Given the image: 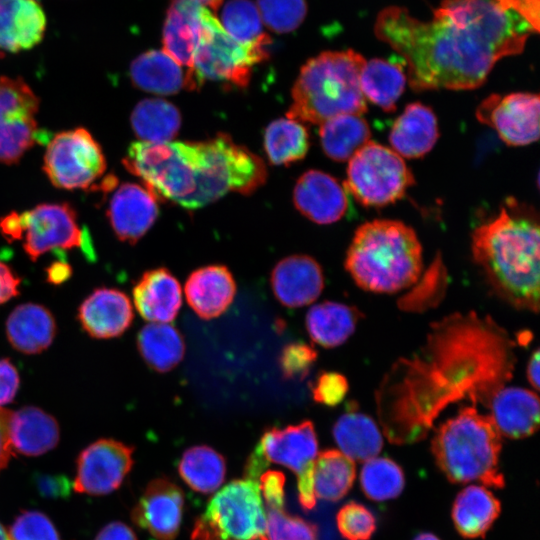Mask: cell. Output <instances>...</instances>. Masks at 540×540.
<instances>
[{
	"label": "cell",
	"mask_w": 540,
	"mask_h": 540,
	"mask_svg": "<svg viewBox=\"0 0 540 540\" xmlns=\"http://www.w3.org/2000/svg\"><path fill=\"white\" fill-rule=\"evenodd\" d=\"M285 501L265 503L268 540H318L317 527L292 516L284 508Z\"/></svg>",
	"instance_id": "43"
},
{
	"label": "cell",
	"mask_w": 540,
	"mask_h": 540,
	"mask_svg": "<svg viewBox=\"0 0 540 540\" xmlns=\"http://www.w3.org/2000/svg\"><path fill=\"white\" fill-rule=\"evenodd\" d=\"M363 493L373 501H387L403 491L405 477L402 468L385 457L366 461L360 472Z\"/></svg>",
	"instance_id": "42"
},
{
	"label": "cell",
	"mask_w": 540,
	"mask_h": 540,
	"mask_svg": "<svg viewBox=\"0 0 540 540\" xmlns=\"http://www.w3.org/2000/svg\"><path fill=\"white\" fill-rule=\"evenodd\" d=\"M0 540H12L9 532L0 524Z\"/></svg>",
	"instance_id": "60"
},
{
	"label": "cell",
	"mask_w": 540,
	"mask_h": 540,
	"mask_svg": "<svg viewBox=\"0 0 540 540\" xmlns=\"http://www.w3.org/2000/svg\"><path fill=\"white\" fill-rule=\"evenodd\" d=\"M131 125L140 141L168 142L180 129L181 115L177 107L166 100L144 99L134 107Z\"/></svg>",
	"instance_id": "36"
},
{
	"label": "cell",
	"mask_w": 540,
	"mask_h": 540,
	"mask_svg": "<svg viewBox=\"0 0 540 540\" xmlns=\"http://www.w3.org/2000/svg\"><path fill=\"white\" fill-rule=\"evenodd\" d=\"M20 215L23 248L32 261L55 249L81 248L94 255L89 235L68 203H44Z\"/></svg>",
	"instance_id": "13"
},
{
	"label": "cell",
	"mask_w": 540,
	"mask_h": 540,
	"mask_svg": "<svg viewBox=\"0 0 540 540\" xmlns=\"http://www.w3.org/2000/svg\"><path fill=\"white\" fill-rule=\"evenodd\" d=\"M439 131L437 118L428 106L415 102L406 106L394 122L389 142L402 158L423 157L435 145Z\"/></svg>",
	"instance_id": "27"
},
{
	"label": "cell",
	"mask_w": 540,
	"mask_h": 540,
	"mask_svg": "<svg viewBox=\"0 0 540 540\" xmlns=\"http://www.w3.org/2000/svg\"><path fill=\"white\" fill-rule=\"evenodd\" d=\"M133 451L114 439L91 443L78 456L73 489L96 496L115 491L133 466Z\"/></svg>",
	"instance_id": "16"
},
{
	"label": "cell",
	"mask_w": 540,
	"mask_h": 540,
	"mask_svg": "<svg viewBox=\"0 0 540 540\" xmlns=\"http://www.w3.org/2000/svg\"><path fill=\"white\" fill-rule=\"evenodd\" d=\"M311 392L315 402L336 406L348 392V381L340 373L323 372L312 385Z\"/></svg>",
	"instance_id": "48"
},
{
	"label": "cell",
	"mask_w": 540,
	"mask_h": 540,
	"mask_svg": "<svg viewBox=\"0 0 540 540\" xmlns=\"http://www.w3.org/2000/svg\"><path fill=\"white\" fill-rule=\"evenodd\" d=\"M318 455V440L314 425L305 420L284 428L272 427L261 436L258 445L246 461L245 478L258 481L270 463L290 469L297 478L298 499L304 510L316 505L313 470Z\"/></svg>",
	"instance_id": "9"
},
{
	"label": "cell",
	"mask_w": 540,
	"mask_h": 540,
	"mask_svg": "<svg viewBox=\"0 0 540 540\" xmlns=\"http://www.w3.org/2000/svg\"><path fill=\"white\" fill-rule=\"evenodd\" d=\"M293 201L306 218L318 224L340 220L348 207L345 188L334 177L319 170L301 175L294 187Z\"/></svg>",
	"instance_id": "20"
},
{
	"label": "cell",
	"mask_w": 540,
	"mask_h": 540,
	"mask_svg": "<svg viewBox=\"0 0 540 540\" xmlns=\"http://www.w3.org/2000/svg\"><path fill=\"white\" fill-rule=\"evenodd\" d=\"M267 56L268 50L249 48L236 42L215 15L204 8L193 65L187 71V89H196L206 80L244 88L249 84L253 66Z\"/></svg>",
	"instance_id": "10"
},
{
	"label": "cell",
	"mask_w": 540,
	"mask_h": 540,
	"mask_svg": "<svg viewBox=\"0 0 540 540\" xmlns=\"http://www.w3.org/2000/svg\"><path fill=\"white\" fill-rule=\"evenodd\" d=\"M94 540H137V537L128 525L115 521L104 526Z\"/></svg>",
	"instance_id": "53"
},
{
	"label": "cell",
	"mask_w": 540,
	"mask_h": 540,
	"mask_svg": "<svg viewBox=\"0 0 540 540\" xmlns=\"http://www.w3.org/2000/svg\"><path fill=\"white\" fill-rule=\"evenodd\" d=\"M12 540H62L53 522L39 511H23L13 521Z\"/></svg>",
	"instance_id": "46"
},
{
	"label": "cell",
	"mask_w": 540,
	"mask_h": 540,
	"mask_svg": "<svg viewBox=\"0 0 540 540\" xmlns=\"http://www.w3.org/2000/svg\"><path fill=\"white\" fill-rule=\"evenodd\" d=\"M45 30L46 16L35 0H0V52L31 49Z\"/></svg>",
	"instance_id": "25"
},
{
	"label": "cell",
	"mask_w": 540,
	"mask_h": 540,
	"mask_svg": "<svg viewBox=\"0 0 540 540\" xmlns=\"http://www.w3.org/2000/svg\"><path fill=\"white\" fill-rule=\"evenodd\" d=\"M356 477L355 463L340 450L318 453L313 470L314 495L326 501H338L351 489Z\"/></svg>",
	"instance_id": "38"
},
{
	"label": "cell",
	"mask_w": 540,
	"mask_h": 540,
	"mask_svg": "<svg viewBox=\"0 0 540 540\" xmlns=\"http://www.w3.org/2000/svg\"><path fill=\"white\" fill-rule=\"evenodd\" d=\"M20 378L9 359H0V408L10 403L19 388Z\"/></svg>",
	"instance_id": "50"
},
{
	"label": "cell",
	"mask_w": 540,
	"mask_h": 540,
	"mask_svg": "<svg viewBox=\"0 0 540 540\" xmlns=\"http://www.w3.org/2000/svg\"><path fill=\"white\" fill-rule=\"evenodd\" d=\"M39 103L21 77H0V163H17L38 140Z\"/></svg>",
	"instance_id": "14"
},
{
	"label": "cell",
	"mask_w": 540,
	"mask_h": 540,
	"mask_svg": "<svg viewBox=\"0 0 540 540\" xmlns=\"http://www.w3.org/2000/svg\"><path fill=\"white\" fill-rule=\"evenodd\" d=\"M137 348L145 363L154 371L166 373L184 358L185 342L174 326L149 323L137 335Z\"/></svg>",
	"instance_id": "34"
},
{
	"label": "cell",
	"mask_w": 540,
	"mask_h": 540,
	"mask_svg": "<svg viewBox=\"0 0 540 540\" xmlns=\"http://www.w3.org/2000/svg\"><path fill=\"white\" fill-rule=\"evenodd\" d=\"M0 233L8 241L21 239L20 215L17 212H11L0 218Z\"/></svg>",
	"instance_id": "55"
},
{
	"label": "cell",
	"mask_w": 540,
	"mask_h": 540,
	"mask_svg": "<svg viewBox=\"0 0 540 540\" xmlns=\"http://www.w3.org/2000/svg\"><path fill=\"white\" fill-rule=\"evenodd\" d=\"M107 216L116 236L121 241L135 244L158 216L157 199L145 187L124 183L112 195Z\"/></svg>",
	"instance_id": "18"
},
{
	"label": "cell",
	"mask_w": 540,
	"mask_h": 540,
	"mask_svg": "<svg viewBox=\"0 0 540 540\" xmlns=\"http://www.w3.org/2000/svg\"><path fill=\"white\" fill-rule=\"evenodd\" d=\"M512 343L489 318L452 316L435 325L426 346L403 360L378 395L383 432L395 444L423 439L449 403L463 398L483 402L510 378Z\"/></svg>",
	"instance_id": "1"
},
{
	"label": "cell",
	"mask_w": 540,
	"mask_h": 540,
	"mask_svg": "<svg viewBox=\"0 0 540 540\" xmlns=\"http://www.w3.org/2000/svg\"><path fill=\"white\" fill-rule=\"evenodd\" d=\"M489 415L501 436L520 439L532 435L539 426L537 394L520 387H502L492 396Z\"/></svg>",
	"instance_id": "24"
},
{
	"label": "cell",
	"mask_w": 540,
	"mask_h": 540,
	"mask_svg": "<svg viewBox=\"0 0 540 540\" xmlns=\"http://www.w3.org/2000/svg\"><path fill=\"white\" fill-rule=\"evenodd\" d=\"M184 507L180 487L166 478L149 482L131 511L132 521L157 540H174L179 533Z\"/></svg>",
	"instance_id": "17"
},
{
	"label": "cell",
	"mask_w": 540,
	"mask_h": 540,
	"mask_svg": "<svg viewBox=\"0 0 540 540\" xmlns=\"http://www.w3.org/2000/svg\"><path fill=\"white\" fill-rule=\"evenodd\" d=\"M257 4L262 21L278 33L295 30L307 12L305 0H257Z\"/></svg>",
	"instance_id": "44"
},
{
	"label": "cell",
	"mask_w": 540,
	"mask_h": 540,
	"mask_svg": "<svg viewBox=\"0 0 540 540\" xmlns=\"http://www.w3.org/2000/svg\"><path fill=\"white\" fill-rule=\"evenodd\" d=\"M366 59L358 52L326 51L302 66L292 88L287 118L321 124L344 114L367 111L360 75Z\"/></svg>",
	"instance_id": "6"
},
{
	"label": "cell",
	"mask_w": 540,
	"mask_h": 540,
	"mask_svg": "<svg viewBox=\"0 0 540 540\" xmlns=\"http://www.w3.org/2000/svg\"><path fill=\"white\" fill-rule=\"evenodd\" d=\"M336 525L346 540H369L376 531V518L367 507L352 501L340 508Z\"/></svg>",
	"instance_id": "45"
},
{
	"label": "cell",
	"mask_w": 540,
	"mask_h": 540,
	"mask_svg": "<svg viewBox=\"0 0 540 540\" xmlns=\"http://www.w3.org/2000/svg\"><path fill=\"white\" fill-rule=\"evenodd\" d=\"M345 268L362 289L394 293L418 280L423 268L422 247L408 225L376 219L355 231Z\"/></svg>",
	"instance_id": "5"
},
{
	"label": "cell",
	"mask_w": 540,
	"mask_h": 540,
	"mask_svg": "<svg viewBox=\"0 0 540 540\" xmlns=\"http://www.w3.org/2000/svg\"><path fill=\"white\" fill-rule=\"evenodd\" d=\"M134 86L146 92L171 95L187 88V74L163 50H149L136 57L130 65Z\"/></svg>",
	"instance_id": "31"
},
{
	"label": "cell",
	"mask_w": 540,
	"mask_h": 540,
	"mask_svg": "<svg viewBox=\"0 0 540 540\" xmlns=\"http://www.w3.org/2000/svg\"><path fill=\"white\" fill-rule=\"evenodd\" d=\"M406 81L407 76L400 66L379 58L366 60L360 75L361 90L366 100L386 112L395 110Z\"/></svg>",
	"instance_id": "37"
},
{
	"label": "cell",
	"mask_w": 540,
	"mask_h": 540,
	"mask_svg": "<svg viewBox=\"0 0 540 540\" xmlns=\"http://www.w3.org/2000/svg\"><path fill=\"white\" fill-rule=\"evenodd\" d=\"M34 484L42 497L50 499H65L72 488V483L64 475L38 474L34 476Z\"/></svg>",
	"instance_id": "49"
},
{
	"label": "cell",
	"mask_w": 540,
	"mask_h": 540,
	"mask_svg": "<svg viewBox=\"0 0 540 540\" xmlns=\"http://www.w3.org/2000/svg\"><path fill=\"white\" fill-rule=\"evenodd\" d=\"M539 110L538 94H491L477 107L476 117L493 128L507 145L525 146L539 138Z\"/></svg>",
	"instance_id": "15"
},
{
	"label": "cell",
	"mask_w": 540,
	"mask_h": 540,
	"mask_svg": "<svg viewBox=\"0 0 540 540\" xmlns=\"http://www.w3.org/2000/svg\"><path fill=\"white\" fill-rule=\"evenodd\" d=\"M133 318V306L129 297L114 288L94 290L78 309V319L83 329L96 339L122 335Z\"/></svg>",
	"instance_id": "21"
},
{
	"label": "cell",
	"mask_w": 540,
	"mask_h": 540,
	"mask_svg": "<svg viewBox=\"0 0 540 540\" xmlns=\"http://www.w3.org/2000/svg\"><path fill=\"white\" fill-rule=\"evenodd\" d=\"M506 9H509L524 20L538 33L540 27L539 6L540 0H493Z\"/></svg>",
	"instance_id": "51"
},
{
	"label": "cell",
	"mask_w": 540,
	"mask_h": 540,
	"mask_svg": "<svg viewBox=\"0 0 540 540\" xmlns=\"http://www.w3.org/2000/svg\"><path fill=\"white\" fill-rule=\"evenodd\" d=\"M205 7L195 0H173L163 28V51L179 65H193Z\"/></svg>",
	"instance_id": "26"
},
{
	"label": "cell",
	"mask_w": 540,
	"mask_h": 540,
	"mask_svg": "<svg viewBox=\"0 0 540 540\" xmlns=\"http://www.w3.org/2000/svg\"><path fill=\"white\" fill-rule=\"evenodd\" d=\"M123 165L156 199L186 209L203 207L231 191L251 194L267 176L261 158L223 133L200 142L136 141Z\"/></svg>",
	"instance_id": "3"
},
{
	"label": "cell",
	"mask_w": 540,
	"mask_h": 540,
	"mask_svg": "<svg viewBox=\"0 0 540 540\" xmlns=\"http://www.w3.org/2000/svg\"><path fill=\"white\" fill-rule=\"evenodd\" d=\"M195 1L198 2L200 5H202L203 7L209 9L210 11L217 10L218 7L223 2V0H195Z\"/></svg>",
	"instance_id": "58"
},
{
	"label": "cell",
	"mask_w": 540,
	"mask_h": 540,
	"mask_svg": "<svg viewBox=\"0 0 540 540\" xmlns=\"http://www.w3.org/2000/svg\"><path fill=\"white\" fill-rule=\"evenodd\" d=\"M272 291L285 307L299 308L314 302L324 287L318 262L308 255H291L280 260L270 276Z\"/></svg>",
	"instance_id": "19"
},
{
	"label": "cell",
	"mask_w": 540,
	"mask_h": 540,
	"mask_svg": "<svg viewBox=\"0 0 540 540\" xmlns=\"http://www.w3.org/2000/svg\"><path fill=\"white\" fill-rule=\"evenodd\" d=\"M178 472L194 491L203 494L213 493L224 482L225 459L207 445L192 446L183 453Z\"/></svg>",
	"instance_id": "39"
},
{
	"label": "cell",
	"mask_w": 540,
	"mask_h": 540,
	"mask_svg": "<svg viewBox=\"0 0 540 540\" xmlns=\"http://www.w3.org/2000/svg\"><path fill=\"white\" fill-rule=\"evenodd\" d=\"M262 500L258 481H231L211 498L196 520L192 540H268Z\"/></svg>",
	"instance_id": "8"
},
{
	"label": "cell",
	"mask_w": 540,
	"mask_h": 540,
	"mask_svg": "<svg viewBox=\"0 0 540 540\" xmlns=\"http://www.w3.org/2000/svg\"><path fill=\"white\" fill-rule=\"evenodd\" d=\"M6 336L14 349L24 354H38L47 349L56 334V322L44 306L24 303L9 314Z\"/></svg>",
	"instance_id": "29"
},
{
	"label": "cell",
	"mask_w": 540,
	"mask_h": 540,
	"mask_svg": "<svg viewBox=\"0 0 540 540\" xmlns=\"http://www.w3.org/2000/svg\"><path fill=\"white\" fill-rule=\"evenodd\" d=\"M361 313L346 304L325 301L314 305L306 314L310 338L325 348L343 344L355 331Z\"/></svg>",
	"instance_id": "32"
},
{
	"label": "cell",
	"mask_w": 540,
	"mask_h": 540,
	"mask_svg": "<svg viewBox=\"0 0 540 540\" xmlns=\"http://www.w3.org/2000/svg\"><path fill=\"white\" fill-rule=\"evenodd\" d=\"M8 433L11 448L27 456H38L52 450L60 438L56 419L35 406L11 412Z\"/></svg>",
	"instance_id": "28"
},
{
	"label": "cell",
	"mask_w": 540,
	"mask_h": 540,
	"mask_svg": "<svg viewBox=\"0 0 540 540\" xmlns=\"http://www.w3.org/2000/svg\"><path fill=\"white\" fill-rule=\"evenodd\" d=\"M220 23L230 37L246 47L267 50L270 44L259 10L250 0H229L222 9Z\"/></svg>",
	"instance_id": "41"
},
{
	"label": "cell",
	"mask_w": 540,
	"mask_h": 540,
	"mask_svg": "<svg viewBox=\"0 0 540 540\" xmlns=\"http://www.w3.org/2000/svg\"><path fill=\"white\" fill-rule=\"evenodd\" d=\"M320 142L324 153L338 162L349 161L367 144L371 131L361 115L344 114L321 123Z\"/></svg>",
	"instance_id": "35"
},
{
	"label": "cell",
	"mask_w": 540,
	"mask_h": 540,
	"mask_svg": "<svg viewBox=\"0 0 540 540\" xmlns=\"http://www.w3.org/2000/svg\"><path fill=\"white\" fill-rule=\"evenodd\" d=\"M539 357V350L536 349L527 365V378L535 390L539 389Z\"/></svg>",
	"instance_id": "57"
},
{
	"label": "cell",
	"mask_w": 540,
	"mask_h": 540,
	"mask_svg": "<svg viewBox=\"0 0 540 540\" xmlns=\"http://www.w3.org/2000/svg\"><path fill=\"white\" fill-rule=\"evenodd\" d=\"M264 147L272 164H291L306 155L309 149V134L300 121L280 118L266 128Z\"/></svg>",
	"instance_id": "40"
},
{
	"label": "cell",
	"mask_w": 540,
	"mask_h": 540,
	"mask_svg": "<svg viewBox=\"0 0 540 540\" xmlns=\"http://www.w3.org/2000/svg\"><path fill=\"white\" fill-rule=\"evenodd\" d=\"M414 540H440L432 533H421L414 538Z\"/></svg>",
	"instance_id": "59"
},
{
	"label": "cell",
	"mask_w": 540,
	"mask_h": 540,
	"mask_svg": "<svg viewBox=\"0 0 540 540\" xmlns=\"http://www.w3.org/2000/svg\"><path fill=\"white\" fill-rule=\"evenodd\" d=\"M47 272L50 283L60 284L68 279L71 274V268L67 263L57 262L52 264Z\"/></svg>",
	"instance_id": "56"
},
{
	"label": "cell",
	"mask_w": 540,
	"mask_h": 540,
	"mask_svg": "<svg viewBox=\"0 0 540 540\" xmlns=\"http://www.w3.org/2000/svg\"><path fill=\"white\" fill-rule=\"evenodd\" d=\"M132 293L138 313L151 323L173 321L182 305L181 285L165 267L144 272Z\"/></svg>",
	"instance_id": "23"
},
{
	"label": "cell",
	"mask_w": 540,
	"mask_h": 540,
	"mask_svg": "<svg viewBox=\"0 0 540 540\" xmlns=\"http://www.w3.org/2000/svg\"><path fill=\"white\" fill-rule=\"evenodd\" d=\"M317 359V351L306 343L285 345L278 358L279 368L286 380H303Z\"/></svg>",
	"instance_id": "47"
},
{
	"label": "cell",
	"mask_w": 540,
	"mask_h": 540,
	"mask_svg": "<svg viewBox=\"0 0 540 540\" xmlns=\"http://www.w3.org/2000/svg\"><path fill=\"white\" fill-rule=\"evenodd\" d=\"M500 512L501 503L489 489L469 485L456 496L451 515L458 533L475 539L485 536Z\"/></svg>",
	"instance_id": "30"
},
{
	"label": "cell",
	"mask_w": 540,
	"mask_h": 540,
	"mask_svg": "<svg viewBox=\"0 0 540 540\" xmlns=\"http://www.w3.org/2000/svg\"><path fill=\"white\" fill-rule=\"evenodd\" d=\"M414 182L401 156L369 141L349 160L344 188L366 207H383L401 199Z\"/></svg>",
	"instance_id": "11"
},
{
	"label": "cell",
	"mask_w": 540,
	"mask_h": 540,
	"mask_svg": "<svg viewBox=\"0 0 540 540\" xmlns=\"http://www.w3.org/2000/svg\"><path fill=\"white\" fill-rule=\"evenodd\" d=\"M539 223L536 211L508 198L496 217L476 227L471 249L492 290L512 306L539 308Z\"/></svg>",
	"instance_id": "4"
},
{
	"label": "cell",
	"mask_w": 540,
	"mask_h": 540,
	"mask_svg": "<svg viewBox=\"0 0 540 540\" xmlns=\"http://www.w3.org/2000/svg\"><path fill=\"white\" fill-rule=\"evenodd\" d=\"M374 33L404 58L410 86L425 91L478 88L499 60L521 53L537 32L493 0H443L428 21L388 6Z\"/></svg>",
	"instance_id": "2"
},
{
	"label": "cell",
	"mask_w": 540,
	"mask_h": 540,
	"mask_svg": "<svg viewBox=\"0 0 540 540\" xmlns=\"http://www.w3.org/2000/svg\"><path fill=\"white\" fill-rule=\"evenodd\" d=\"M44 172L61 189H92L106 170L100 144L85 128L56 134L44 154Z\"/></svg>",
	"instance_id": "12"
},
{
	"label": "cell",
	"mask_w": 540,
	"mask_h": 540,
	"mask_svg": "<svg viewBox=\"0 0 540 540\" xmlns=\"http://www.w3.org/2000/svg\"><path fill=\"white\" fill-rule=\"evenodd\" d=\"M185 297L192 310L203 320L222 315L236 294V282L223 265H208L194 270L185 282Z\"/></svg>",
	"instance_id": "22"
},
{
	"label": "cell",
	"mask_w": 540,
	"mask_h": 540,
	"mask_svg": "<svg viewBox=\"0 0 540 540\" xmlns=\"http://www.w3.org/2000/svg\"><path fill=\"white\" fill-rule=\"evenodd\" d=\"M20 279L13 270L0 261V304L18 295Z\"/></svg>",
	"instance_id": "52"
},
{
	"label": "cell",
	"mask_w": 540,
	"mask_h": 540,
	"mask_svg": "<svg viewBox=\"0 0 540 540\" xmlns=\"http://www.w3.org/2000/svg\"><path fill=\"white\" fill-rule=\"evenodd\" d=\"M10 413L9 410L0 408V471L6 467L12 453L8 433Z\"/></svg>",
	"instance_id": "54"
},
{
	"label": "cell",
	"mask_w": 540,
	"mask_h": 540,
	"mask_svg": "<svg viewBox=\"0 0 540 540\" xmlns=\"http://www.w3.org/2000/svg\"><path fill=\"white\" fill-rule=\"evenodd\" d=\"M501 434L489 415L474 407H464L440 425L431 441L439 469L452 483L480 482L503 488L499 470Z\"/></svg>",
	"instance_id": "7"
},
{
	"label": "cell",
	"mask_w": 540,
	"mask_h": 540,
	"mask_svg": "<svg viewBox=\"0 0 540 540\" xmlns=\"http://www.w3.org/2000/svg\"><path fill=\"white\" fill-rule=\"evenodd\" d=\"M333 437L340 451L353 461H368L377 457L383 438L376 423L367 415L349 411L333 426Z\"/></svg>",
	"instance_id": "33"
}]
</instances>
